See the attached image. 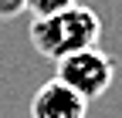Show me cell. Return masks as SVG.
Here are the masks:
<instances>
[{
  "label": "cell",
  "mask_w": 122,
  "mask_h": 118,
  "mask_svg": "<svg viewBox=\"0 0 122 118\" xmlns=\"http://www.w3.org/2000/svg\"><path fill=\"white\" fill-rule=\"evenodd\" d=\"M98 37H102V17L85 4H75L61 14L30 20V44H34V51L41 57H48V61H54V64L68 54L98 47Z\"/></svg>",
  "instance_id": "obj_1"
},
{
  "label": "cell",
  "mask_w": 122,
  "mask_h": 118,
  "mask_svg": "<svg viewBox=\"0 0 122 118\" xmlns=\"http://www.w3.org/2000/svg\"><path fill=\"white\" fill-rule=\"evenodd\" d=\"M54 78L65 81L71 91H78L85 101H95V98H102L112 88V81H115V61L109 54H102L98 47H88V51L61 57L58 68H54Z\"/></svg>",
  "instance_id": "obj_2"
},
{
  "label": "cell",
  "mask_w": 122,
  "mask_h": 118,
  "mask_svg": "<svg viewBox=\"0 0 122 118\" xmlns=\"http://www.w3.org/2000/svg\"><path fill=\"white\" fill-rule=\"evenodd\" d=\"M85 115H88V101L58 78L44 81L30 101V118H85Z\"/></svg>",
  "instance_id": "obj_3"
},
{
  "label": "cell",
  "mask_w": 122,
  "mask_h": 118,
  "mask_svg": "<svg viewBox=\"0 0 122 118\" xmlns=\"http://www.w3.org/2000/svg\"><path fill=\"white\" fill-rule=\"evenodd\" d=\"M78 0H24V10L30 14V17H51V14H61V10H68L75 7Z\"/></svg>",
  "instance_id": "obj_4"
},
{
  "label": "cell",
  "mask_w": 122,
  "mask_h": 118,
  "mask_svg": "<svg viewBox=\"0 0 122 118\" xmlns=\"http://www.w3.org/2000/svg\"><path fill=\"white\" fill-rule=\"evenodd\" d=\"M17 14H24V0H0V20H10Z\"/></svg>",
  "instance_id": "obj_5"
}]
</instances>
